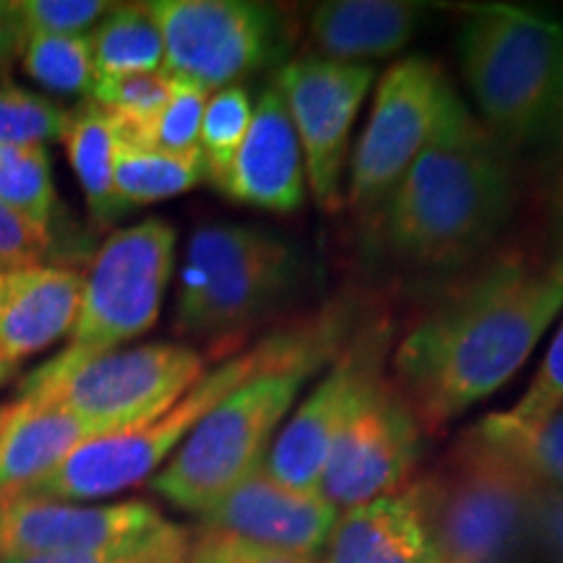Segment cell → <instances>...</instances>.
Returning <instances> with one entry per match:
<instances>
[{"mask_svg": "<svg viewBox=\"0 0 563 563\" xmlns=\"http://www.w3.org/2000/svg\"><path fill=\"white\" fill-rule=\"evenodd\" d=\"M563 308V249L511 251L410 327L391 382L435 433L514 378Z\"/></svg>", "mask_w": 563, "mask_h": 563, "instance_id": "obj_1", "label": "cell"}, {"mask_svg": "<svg viewBox=\"0 0 563 563\" xmlns=\"http://www.w3.org/2000/svg\"><path fill=\"white\" fill-rule=\"evenodd\" d=\"M514 209L517 175L509 152L454 89L431 139L378 214L386 251L399 264L446 272L488 251Z\"/></svg>", "mask_w": 563, "mask_h": 563, "instance_id": "obj_2", "label": "cell"}, {"mask_svg": "<svg viewBox=\"0 0 563 563\" xmlns=\"http://www.w3.org/2000/svg\"><path fill=\"white\" fill-rule=\"evenodd\" d=\"M347 302L308 316L298 342L232 389L154 475L152 488L178 509L201 514L264 467L277 431L306 384L355 332Z\"/></svg>", "mask_w": 563, "mask_h": 563, "instance_id": "obj_3", "label": "cell"}, {"mask_svg": "<svg viewBox=\"0 0 563 563\" xmlns=\"http://www.w3.org/2000/svg\"><path fill=\"white\" fill-rule=\"evenodd\" d=\"M460 63L483 125L504 146L563 129V26L514 5H483L460 30Z\"/></svg>", "mask_w": 563, "mask_h": 563, "instance_id": "obj_4", "label": "cell"}, {"mask_svg": "<svg viewBox=\"0 0 563 563\" xmlns=\"http://www.w3.org/2000/svg\"><path fill=\"white\" fill-rule=\"evenodd\" d=\"M415 483L435 563H519L532 553L534 477L473 428Z\"/></svg>", "mask_w": 563, "mask_h": 563, "instance_id": "obj_5", "label": "cell"}, {"mask_svg": "<svg viewBox=\"0 0 563 563\" xmlns=\"http://www.w3.org/2000/svg\"><path fill=\"white\" fill-rule=\"evenodd\" d=\"M302 323L306 319L282 327L253 347L238 352L217 371L203 373L199 382L159 418L139 428H129V431L87 441L66 462H60L51 475L42 477L40 483H34L19 496L70 504L104 498L144 483L154 470H159V464L167 456L178 452L180 443L199 426L203 415L214 410L245 378L264 368L266 363L277 361L282 352H287L298 342Z\"/></svg>", "mask_w": 563, "mask_h": 563, "instance_id": "obj_6", "label": "cell"}, {"mask_svg": "<svg viewBox=\"0 0 563 563\" xmlns=\"http://www.w3.org/2000/svg\"><path fill=\"white\" fill-rule=\"evenodd\" d=\"M298 277V258L274 232L249 224H201L188 241L175 329L224 336L277 308Z\"/></svg>", "mask_w": 563, "mask_h": 563, "instance_id": "obj_7", "label": "cell"}, {"mask_svg": "<svg viewBox=\"0 0 563 563\" xmlns=\"http://www.w3.org/2000/svg\"><path fill=\"white\" fill-rule=\"evenodd\" d=\"M173 251L175 230L165 220H144L110 235L84 277L70 344L40 371H70L150 332L173 274Z\"/></svg>", "mask_w": 563, "mask_h": 563, "instance_id": "obj_8", "label": "cell"}, {"mask_svg": "<svg viewBox=\"0 0 563 563\" xmlns=\"http://www.w3.org/2000/svg\"><path fill=\"white\" fill-rule=\"evenodd\" d=\"M203 376L201 352L186 344H141L112 350L70 371H32L19 386L21 399L58 405L121 433L165 415Z\"/></svg>", "mask_w": 563, "mask_h": 563, "instance_id": "obj_9", "label": "cell"}, {"mask_svg": "<svg viewBox=\"0 0 563 563\" xmlns=\"http://www.w3.org/2000/svg\"><path fill=\"white\" fill-rule=\"evenodd\" d=\"M165 47V70L207 91L235 87L272 66L290 45L285 13L249 0H152L144 3Z\"/></svg>", "mask_w": 563, "mask_h": 563, "instance_id": "obj_10", "label": "cell"}, {"mask_svg": "<svg viewBox=\"0 0 563 563\" xmlns=\"http://www.w3.org/2000/svg\"><path fill=\"white\" fill-rule=\"evenodd\" d=\"M452 91V81L431 58L410 55L386 70L350 157L347 194L342 201L352 214L373 217L382 211L431 139Z\"/></svg>", "mask_w": 563, "mask_h": 563, "instance_id": "obj_11", "label": "cell"}, {"mask_svg": "<svg viewBox=\"0 0 563 563\" xmlns=\"http://www.w3.org/2000/svg\"><path fill=\"white\" fill-rule=\"evenodd\" d=\"M389 340L386 321L363 323L347 336L292 418L282 426L264 460L266 475L298 493H319L336 439L386 378Z\"/></svg>", "mask_w": 563, "mask_h": 563, "instance_id": "obj_12", "label": "cell"}, {"mask_svg": "<svg viewBox=\"0 0 563 563\" xmlns=\"http://www.w3.org/2000/svg\"><path fill=\"white\" fill-rule=\"evenodd\" d=\"M376 79V68L302 55L279 70L277 87L298 133L306 178L327 214L342 207L344 165L350 159V133L361 104Z\"/></svg>", "mask_w": 563, "mask_h": 563, "instance_id": "obj_13", "label": "cell"}, {"mask_svg": "<svg viewBox=\"0 0 563 563\" xmlns=\"http://www.w3.org/2000/svg\"><path fill=\"white\" fill-rule=\"evenodd\" d=\"M422 433L405 394L386 376L336 439L319 496L340 514L402 490L415 481Z\"/></svg>", "mask_w": 563, "mask_h": 563, "instance_id": "obj_14", "label": "cell"}, {"mask_svg": "<svg viewBox=\"0 0 563 563\" xmlns=\"http://www.w3.org/2000/svg\"><path fill=\"white\" fill-rule=\"evenodd\" d=\"M170 525L146 501L74 506L45 498H0V561L104 553L139 545Z\"/></svg>", "mask_w": 563, "mask_h": 563, "instance_id": "obj_15", "label": "cell"}, {"mask_svg": "<svg viewBox=\"0 0 563 563\" xmlns=\"http://www.w3.org/2000/svg\"><path fill=\"white\" fill-rule=\"evenodd\" d=\"M203 530L316 559L336 522V509L316 493H298L256 470L201 514Z\"/></svg>", "mask_w": 563, "mask_h": 563, "instance_id": "obj_16", "label": "cell"}, {"mask_svg": "<svg viewBox=\"0 0 563 563\" xmlns=\"http://www.w3.org/2000/svg\"><path fill=\"white\" fill-rule=\"evenodd\" d=\"M306 186V159L298 133L285 97L277 84H272L253 108L251 129L232 162L222 194L245 207L287 214L300 209Z\"/></svg>", "mask_w": 563, "mask_h": 563, "instance_id": "obj_17", "label": "cell"}, {"mask_svg": "<svg viewBox=\"0 0 563 563\" xmlns=\"http://www.w3.org/2000/svg\"><path fill=\"white\" fill-rule=\"evenodd\" d=\"M84 277L66 266L0 272V355L19 365L74 329Z\"/></svg>", "mask_w": 563, "mask_h": 563, "instance_id": "obj_18", "label": "cell"}, {"mask_svg": "<svg viewBox=\"0 0 563 563\" xmlns=\"http://www.w3.org/2000/svg\"><path fill=\"white\" fill-rule=\"evenodd\" d=\"M323 563H435L418 483L336 514Z\"/></svg>", "mask_w": 563, "mask_h": 563, "instance_id": "obj_19", "label": "cell"}, {"mask_svg": "<svg viewBox=\"0 0 563 563\" xmlns=\"http://www.w3.org/2000/svg\"><path fill=\"white\" fill-rule=\"evenodd\" d=\"M426 5L402 0H332L308 19V40L319 58L361 63L405 51L420 30Z\"/></svg>", "mask_w": 563, "mask_h": 563, "instance_id": "obj_20", "label": "cell"}, {"mask_svg": "<svg viewBox=\"0 0 563 563\" xmlns=\"http://www.w3.org/2000/svg\"><path fill=\"white\" fill-rule=\"evenodd\" d=\"M108 435L97 422L58 405L19 397V412L0 439V498L19 496L47 477L87 441Z\"/></svg>", "mask_w": 563, "mask_h": 563, "instance_id": "obj_21", "label": "cell"}, {"mask_svg": "<svg viewBox=\"0 0 563 563\" xmlns=\"http://www.w3.org/2000/svg\"><path fill=\"white\" fill-rule=\"evenodd\" d=\"M63 144H66L68 162L79 178L91 214L100 222H112L118 214H123L125 209L115 196L118 129L110 112L95 102L79 104L74 112H68Z\"/></svg>", "mask_w": 563, "mask_h": 563, "instance_id": "obj_22", "label": "cell"}, {"mask_svg": "<svg viewBox=\"0 0 563 563\" xmlns=\"http://www.w3.org/2000/svg\"><path fill=\"white\" fill-rule=\"evenodd\" d=\"M207 178L201 150L165 152L118 139L115 196L121 207H144L180 196Z\"/></svg>", "mask_w": 563, "mask_h": 563, "instance_id": "obj_23", "label": "cell"}, {"mask_svg": "<svg viewBox=\"0 0 563 563\" xmlns=\"http://www.w3.org/2000/svg\"><path fill=\"white\" fill-rule=\"evenodd\" d=\"M95 81L165 68V47L144 3L112 5L89 34Z\"/></svg>", "mask_w": 563, "mask_h": 563, "instance_id": "obj_24", "label": "cell"}, {"mask_svg": "<svg viewBox=\"0 0 563 563\" xmlns=\"http://www.w3.org/2000/svg\"><path fill=\"white\" fill-rule=\"evenodd\" d=\"M473 431L498 452L511 456L538 483L563 490V407L538 426L527 428L511 426L493 412L477 422Z\"/></svg>", "mask_w": 563, "mask_h": 563, "instance_id": "obj_25", "label": "cell"}, {"mask_svg": "<svg viewBox=\"0 0 563 563\" xmlns=\"http://www.w3.org/2000/svg\"><path fill=\"white\" fill-rule=\"evenodd\" d=\"M173 76L165 68L152 74H129L97 79L91 87V102L100 104L115 121L118 139L129 144H144L152 123L173 95Z\"/></svg>", "mask_w": 563, "mask_h": 563, "instance_id": "obj_26", "label": "cell"}, {"mask_svg": "<svg viewBox=\"0 0 563 563\" xmlns=\"http://www.w3.org/2000/svg\"><path fill=\"white\" fill-rule=\"evenodd\" d=\"M0 201L37 228H51L55 183L45 146H0Z\"/></svg>", "mask_w": 563, "mask_h": 563, "instance_id": "obj_27", "label": "cell"}, {"mask_svg": "<svg viewBox=\"0 0 563 563\" xmlns=\"http://www.w3.org/2000/svg\"><path fill=\"white\" fill-rule=\"evenodd\" d=\"M24 70L53 95H87L95 87V66L87 34H42L24 45Z\"/></svg>", "mask_w": 563, "mask_h": 563, "instance_id": "obj_28", "label": "cell"}, {"mask_svg": "<svg viewBox=\"0 0 563 563\" xmlns=\"http://www.w3.org/2000/svg\"><path fill=\"white\" fill-rule=\"evenodd\" d=\"M253 104L245 87H228L209 95L203 110L199 150L207 165V178L222 191L224 180L232 170L238 152H241L245 133L251 129Z\"/></svg>", "mask_w": 563, "mask_h": 563, "instance_id": "obj_29", "label": "cell"}, {"mask_svg": "<svg viewBox=\"0 0 563 563\" xmlns=\"http://www.w3.org/2000/svg\"><path fill=\"white\" fill-rule=\"evenodd\" d=\"M68 112L47 97L5 84L0 87V146H45L63 139Z\"/></svg>", "mask_w": 563, "mask_h": 563, "instance_id": "obj_30", "label": "cell"}, {"mask_svg": "<svg viewBox=\"0 0 563 563\" xmlns=\"http://www.w3.org/2000/svg\"><path fill=\"white\" fill-rule=\"evenodd\" d=\"M112 3L102 0H13L9 3L19 45L42 34H84L108 16Z\"/></svg>", "mask_w": 563, "mask_h": 563, "instance_id": "obj_31", "label": "cell"}, {"mask_svg": "<svg viewBox=\"0 0 563 563\" xmlns=\"http://www.w3.org/2000/svg\"><path fill=\"white\" fill-rule=\"evenodd\" d=\"M207 102H209L207 89L188 79H175L170 100H167L165 108H162L157 121L152 123V129L146 133L144 144L141 146H154V150H165V152L199 150L201 121H203V110H207Z\"/></svg>", "mask_w": 563, "mask_h": 563, "instance_id": "obj_32", "label": "cell"}, {"mask_svg": "<svg viewBox=\"0 0 563 563\" xmlns=\"http://www.w3.org/2000/svg\"><path fill=\"white\" fill-rule=\"evenodd\" d=\"M563 407V323L548 347L543 363L530 382V389L522 394L509 412H498L511 426H538Z\"/></svg>", "mask_w": 563, "mask_h": 563, "instance_id": "obj_33", "label": "cell"}, {"mask_svg": "<svg viewBox=\"0 0 563 563\" xmlns=\"http://www.w3.org/2000/svg\"><path fill=\"white\" fill-rule=\"evenodd\" d=\"M191 551V538L178 525H167L154 538L139 545L118 548L104 553H68V555H32L0 563H173Z\"/></svg>", "mask_w": 563, "mask_h": 563, "instance_id": "obj_34", "label": "cell"}, {"mask_svg": "<svg viewBox=\"0 0 563 563\" xmlns=\"http://www.w3.org/2000/svg\"><path fill=\"white\" fill-rule=\"evenodd\" d=\"M188 563H316V559L203 530L199 538L191 540Z\"/></svg>", "mask_w": 563, "mask_h": 563, "instance_id": "obj_35", "label": "cell"}, {"mask_svg": "<svg viewBox=\"0 0 563 563\" xmlns=\"http://www.w3.org/2000/svg\"><path fill=\"white\" fill-rule=\"evenodd\" d=\"M51 249V232L0 201V272L37 266Z\"/></svg>", "mask_w": 563, "mask_h": 563, "instance_id": "obj_36", "label": "cell"}, {"mask_svg": "<svg viewBox=\"0 0 563 563\" xmlns=\"http://www.w3.org/2000/svg\"><path fill=\"white\" fill-rule=\"evenodd\" d=\"M530 545L548 563H563V490L532 483Z\"/></svg>", "mask_w": 563, "mask_h": 563, "instance_id": "obj_37", "label": "cell"}, {"mask_svg": "<svg viewBox=\"0 0 563 563\" xmlns=\"http://www.w3.org/2000/svg\"><path fill=\"white\" fill-rule=\"evenodd\" d=\"M16 53H21V45L13 30L9 3H0V66H5Z\"/></svg>", "mask_w": 563, "mask_h": 563, "instance_id": "obj_38", "label": "cell"}, {"mask_svg": "<svg viewBox=\"0 0 563 563\" xmlns=\"http://www.w3.org/2000/svg\"><path fill=\"white\" fill-rule=\"evenodd\" d=\"M551 209H553L555 224H559L563 232V170L555 175V180L551 186Z\"/></svg>", "mask_w": 563, "mask_h": 563, "instance_id": "obj_39", "label": "cell"}, {"mask_svg": "<svg viewBox=\"0 0 563 563\" xmlns=\"http://www.w3.org/2000/svg\"><path fill=\"white\" fill-rule=\"evenodd\" d=\"M16 412H19V402H13V405H0V439H3L5 428L11 426V420L16 418Z\"/></svg>", "mask_w": 563, "mask_h": 563, "instance_id": "obj_40", "label": "cell"}, {"mask_svg": "<svg viewBox=\"0 0 563 563\" xmlns=\"http://www.w3.org/2000/svg\"><path fill=\"white\" fill-rule=\"evenodd\" d=\"M16 368H19V365L9 363L3 355H0V386H3L5 382H11V378L16 376Z\"/></svg>", "mask_w": 563, "mask_h": 563, "instance_id": "obj_41", "label": "cell"}, {"mask_svg": "<svg viewBox=\"0 0 563 563\" xmlns=\"http://www.w3.org/2000/svg\"><path fill=\"white\" fill-rule=\"evenodd\" d=\"M188 555H191V551H188ZM188 555H183V559H178V561H173V563H188Z\"/></svg>", "mask_w": 563, "mask_h": 563, "instance_id": "obj_42", "label": "cell"}]
</instances>
